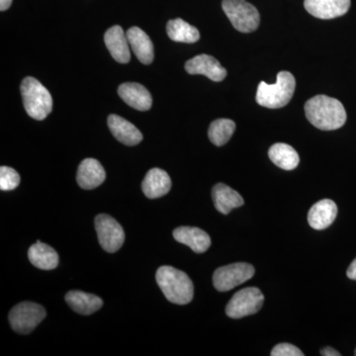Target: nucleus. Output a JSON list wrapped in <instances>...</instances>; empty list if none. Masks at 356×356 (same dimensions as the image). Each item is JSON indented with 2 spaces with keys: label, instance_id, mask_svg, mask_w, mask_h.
I'll use <instances>...</instances> for the list:
<instances>
[{
  "label": "nucleus",
  "instance_id": "3",
  "mask_svg": "<svg viewBox=\"0 0 356 356\" xmlns=\"http://www.w3.org/2000/svg\"><path fill=\"white\" fill-rule=\"evenodd\" d=\"M295 88L296 81L291 72H280L275 83L267 84L264 81L259 83L257 102L269 109L282 108L291 102Z\"/></svg>",
  "mask_w": 356,
  "mask_h": 356
},
{
  "label": "nucleus",
  "instance_id": "26",
  "mask_svg": "<svg viewBox=\"0 0 356 356\" xmlns=\"http://www.w3.org/2000/svg\"><path fill=\"white\" fill-rule=\"evenodd\" d=\"M20 175L13 168L8 166L0 168V189L2 191H10L20 184Z\"/></svg>",
  "mask_w": 356,
  "mask_h": 356
},
{
  "label": "nucleus",
  "instance_id": "27",
  "mask_svg": "<svg viewBox=\"0 0 356 356\" xmlns=\"http://www.w3.org/2000/svg\"><path fill=\"white\" fill-rule=\"evenodd\" d=\"M273 356H303L304 353L296 346L290 343H280L271 350Z\"/></svg>",
  "mask_w": 356,
  "mask_h": 356
},
{
  "label": "nucleus",
  "instance_id": "28",
  "mask_svg": "<svg viewBox=\"0 0 356 356\" xmlns=\"http://www.w3.org/2000/svg\"><path fill=\"white\" fill-rule=\"evenodd\" d=\"M346 275H348L350 280H356V259L351 262L350 267L348 268V271H346Z\"/></svg>",
  "mask_w": 356,
  "mask_h": 356
},
{
  "label": "nucleus",
  "instance_id": "22",
  "mask_svg": "<svg viewBox=\"0 0 356 356\" xmlns=\"http://www.w3.org/2000/svg\"><path fill=\"white\" fill-rule=\"evenodd\" d=\"M28 257L33 266L43 270H51L58 266V254L53 248L37 242L29 248Z\"/></svg>",
  "mask_w": 356,
  "mask_h": 356
},
{
  "label": "nucleus",
  "instance_id": "8",
  "mask_svg": "<svg viewBox=\"0 0 356 356\" xmlns=\"http://www.w3.org/2000/svg\"><path fill=\"white\" fill-rule=\"evenodd\" d=\"M264 296L259 288L248 287L240 290L229 300L226 313L232 318H241L254 315L262 308Z\"/></svg>",
  "mask_w": 356,
  "mask_h": 356
},
{
  "label": "nucleus",
  "instance_id": "4",
  "mask_svg": "<svg viewBox=\"0 0 356 356\" xmlns=\"http://www.w3.org/2000/svg\"><path fill=\"white\" fill-rule=\"evenodd\" d=\"M20 89L27 114L36 120H44L53 110V98L48 89L31 76L23 79Z\"/></svg>",
  "mask_w": 356,
  "mask_h": 356
},
{
  "label": "nucleus",
  "instance_id": "2",
  "mask_svg": "<svg viewBox=\"0 0 356 356\" xmlns=\"http://www.w3.org/2000/svg\"><path fill=\"white\" fill-rule=\"evenodd\" d=\"M156 278L165 298L172 303L186 305L193 299V283L184 271L172 266H161L156 271Z\"/></svg>",
  "mask_w": 356,
  "mask_h": 356
},
{
  "label": "nucleus",
  "instance_id": "16",
  "mask_svg": "<svg viewBox=\"0 0 356 356\" xmlns=\"http://www.w3.org/2000/svg\"><path fill=\"white\" fill-rule=\"evenodd\" d=\"M173 238L191 248L196 254H203L211 245L209 235L195 227H179L173 231Z\"/></svg>",
  "mask_w": 356,
  "mask_h": 356
},
{
  "label": "nucleus",
  "instance_id": "12",
  "mask_svg": "<svg viewBox=\"0 0 356 356\" xmlns=\"http://www.w3.org/2000/svg\"><path fill=\"white\" fill-rule=\"evenodd\" d=\"M106 178L104 168L95 159H86L81 161L77 170V184L83 189L90 191L100 186Z\"/></svg>",
  "mask_w": 356,
  "mask_h": 356
},
{
  "label": "nucleus",
  "instance_id": "18",
  "mask_svg": "<svg viewBox=\"0 0 356 356\" xmlns=\"http://www.w3.org/2000/svg\"><path fill=\"white\" fill-rule=\"evenodd\" d=\"M337 215V204L330 199H323L312 206L308 214L309 225L315 229H324L331 226Z\"/></svg>",
  "mask_w": 356,
  "mask_h": 356
},
{
  "label": "nucleus",
  "instance_id": "17",
  "mask_svg": "<svg viewBox=\"0 0 356 356\" xmlns=\"http://www.w3.org/2000/svg\"><path fill=\"white\" fill-rule=\"evenodd\" d=\"M108 127L115 138L126 146H136L143 140L142 133L132 123L118 115H110Z\"/></svg>",
  "mask_w": 356,
  "mask_h": 356
},
{
  "label": "nucleus",
  "instance_id": "6",
  "mask_svg": "<svg viewBox=\"0 0 356 356\" xmlns=\"http://www.w3.org/2000/svg\"><path fill=\"white\" fill-rule=\"evenodd\" d=\"M46 317V311L39 304L23 302L13 308L9 313L11 327L21 334H28Z\"/></svg>",
  "mask_w": 356,
  "mask_h": 356
},
{
  "label": "nucleus",
  "instance_id": "11",
  "mask_svg": "<svg viewBox=\"0 0 356 356\" xmlns=\"http://www.w3.org/2000/svg\"><path fill=\"white\" fill-rule=\"evenodd\" d=\"M185 70L189 74H202L216 83L224 81L227 76V70L216 58L205 54L196 56L186 62Z\"/></svg>",
  "mask_w": 356,
  "mask_h": 356
},
{
  "label": "nucleus",
  "instance_id": "19",
  "mask_svg": "<svg viewBox=\"0 0 356 356\" xmlns=\"http://www.w3.org/2000/svg\"><path fill=\"white\" fill-rule=\"evenodd\" d=\"M126 34L138 60L144 65L152 64L154 60V44L146 33L139 27H132Z\"/></svg>",
  "mask_w": 356,
  "mask_h": 356
},
{
  "label": "nucleus",
  "instance_id": "1",
  "mask_svg": "<svg viewBox=\"0 0 356 356\" xmlns=\"http://www.w3.org/2000/svg\"><path fill=\"white\" fill-rule=\"evenodd\" d=\"M307 119L316 128L334 131L343 127L346 122V111L343 103L327 95H316L305 104Z\"/></svg>",
  "mask_w": 356,
  "mask_h": 356
},
{
  "label": "nucleus",
  "instance_id": "21",
  "mask_svg": "<svg viewBox=\"0 0 356 356\" xmlns=\"http://www.w3.org/2000/svg\"><path fill=\"white\" fill-rule=\"evenodd\" d=\"M65 301L72 310L84 316L95 313L103 306L102 299L99 297L77 290L67 292Z\"/></svg>",
  "mask_w": 356,
  "mask_h": 356
},
{
  "label": "nucleus",
  "instance_id": "30",
  "mask_svg": "<svg viewBox=\"0 0 356 356\" xmlns=\"http://www.w3.org/2000/svg\"><path fill=\"white\" fill-rule=\"evenodd\" d=\"M13 0H0V10L6 11L10 7Z\"/></svg>",
  "mask_w": 356,
  "mask_h": 356
},
{
  "label": "nucleus",
  "instance_id": "24",
  "mask_svg": "<svg viewBox=\"0 0 356 356\" xmlns=\"http://www.w3.org/2000/svg\"><path fill=\"white\" fill-rule=\"evenodd\" d=\"M166 32L172 41L180 42V43H195L200 39V33L197 28L188 24L180 18L168 21Z\"/></svg>",
  "mask_w": 356,
  "mask_h": 356
},
{
  "label": "nucleus",
  "instance_id": "9",
  "mask_svg": "<svg viewBox=\"0 0 356 356\" xmlns=\"http://www.w3.org/2000/svg\"><path fill=\"white\" fill-rule=\"evenodd\" d=\"M98 241L105 252H116L125 241V233L120 224L109 215L100 214L95 218Z\"/></svg>",
  "mask_w": 356,
  "mask_h": 356
},
{
  "label": "nucleus",
  "instance_id": "29",
  "mask_svg": "<svg viewBox=\"0 0 356 356\" xmlns=\"http://www.w3.org/2000/svg\"><path fill=\"white\" fill-rule=\"evenodd\" d=\"M321 355L324 356H341V353L339 351L334 350L331 346H327L324 350H321Z\"/></svg>",
  "mask_w": 356,
  "mask_h": 356
},
{
  "label": "nucleus",
  "instance_id": "25",
  "mask_svg": "<svg viewBox=\"0 0 356 356\" xmlns=\"http://www.w3.org/2000/svg\"><path fill=\"white\" fill-rule=\"evenodd\" d=\"M236 131V123L229 119H217L211 123L208 136L215 146L222 147L231 139Z\"/></svg>",
  "mask_w": 356,
  "mask_h": 356
},
{
  "label": "nucleus",
  "instance_id": "14",
  "mask_svg": "<svg viewBox=\"0 0 356 356\" xmlns=\"http://www.w3.org/2000/svg\"><path fill=\"white\" fill-rule=\"evenodd\" d=\"M105 44L108 49L112 58L121 64H127L130 60V49L127 34L124 33L122 27L115 25L105 33Z\"/></svg>",
  "mask_w": 356,
  "mask_h": 356
},
{
  "label": "nucleus",
  "instance_id": "20",
  "mask_svg": "<svg viewBox=\"0 0 356 356\" xmlns=\"http://www.w3.org/2000/svg\"><path fill=\"white\" fill-rule=\"evenodd\" d=\"M212 197L216 209L224 215L229 214L232 210L241 207L245 203L238 192L224 184H218L213 187Z\"/></svg>",
  "mask_w": 356,
  "mask_h": 356
},
{
  "label": "nucleus",
  "instance_id": "23",
  "mask_svg": "<svg viewBox=\"0 0 356 356\" xmlns=\"http://www.w3.org/2000/svg\"><path fill=\"white\" fill-rule=\"evenodd\" d=\"M268 156L274 165L284 170H293L299 165L300 158L294 147L284 143H277L270 147Z\"/></svg>",
  "mask_w": 356,
  "mask_h": 356
},
{
  "label": "nucleus",
  "instance_id": "31",
  "mask_svg": "<svg viewBox=\"0 0 356 356\" xmlns=\"http://www.w3.org/2000/svg\"><path fill=\"white\" fill-rule=\"evenodd\" d=\"M355 355H356V348H355Z\"/></svg>",
  "mask_w": 356,
  "mask_h": 356
},
{
  "label": "nucleus",
  "instance_id": "7",
  "mask_svg": "<svg viewBox=\"0 0 356 356\" xmlns=\"http://www.w3.org/2000/svg\"><path fill=\"white\" fill-rule=\"evenodd\" d=\"M254 275V267L252 264L238 262L219 267L213 275V283L218 291L226 292L252 280Z\"/></svg>",
  "mask_w": 356,
  "mask_h": 356
},
{
  "label": "nucleus",
  "instance_id": "13",
  "mask_svg": "<svg viewBox=\"0 0 356 356\" xmlns=\"http://www.w3.org/2000/svg\"><path fill=\"white\" fill-rule=\"evenodd\" d=\"M118 95L124 102L129 106L139 110L147 111L153 104V98L151 93L142 84L136 83H127L121 84L118 88Z\"/></svg>",
  "mask_w": 356,
  "mask_h": 356
},
{
  "label": "nucleus",
  "instance_id": "5",
  "mask_svg": "<svg viewBox=\"0 0 356 356\" xmlns=\"http://www.w3.org/2000/svg\"><path fill=\"white\" fill-rule=\"evenodd\" d=\"M222 8L238 31L250 33L259 28L261 22L259 10L245 0H222Z\"/></svg>",
  "mask_w": 356,
  "mask_h": 356
},
{
  "label": "nucleus",
  "instance_id": "15",
  "mask_svg": "<svg viewBox=\"0 0 356 356\" xmlns=\"http://www.w3.org/2000/svg\"><path fill=\"white\" fill-rule=\"evenodd\" d=\"M142 189L147 198L163 197L172 189V179L165 170L152 168L143 181Z\"/></svg>",
  "mask_w": 356,
  "mask_h": 356
},
{
  "label": "nucleus",
  "instance_id": "10",
  "mask_svg": "<svg viewBox=\"0 0 356 356\" xmlns=\"http://www.w3.org/2000/svg\"><path fill=\"white\" fill-rule=\"evenodd\" d=\"M350 0H305L304 6L314 17L320 19H334L348 13Z\"/></svg>",
  "mask_w": 356,
  "mask_h": 356
}]
</instances>
